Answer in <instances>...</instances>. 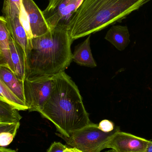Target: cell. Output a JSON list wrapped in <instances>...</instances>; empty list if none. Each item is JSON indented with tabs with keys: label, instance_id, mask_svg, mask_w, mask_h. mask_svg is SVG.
I'll return each instance as SVG.
<instances>
[{
	"label": "cell",
	"instance_id": "cell-5",
	"mask_svg": "<svg viewBox=\"0 0 152 152\" xmlns=\"http://www.w3.org/2000/svg\"><path fill=\"white\" fill-rule=\"evenodd\" d=\"M84 0H49L43 15L50 30L56 28L69 31L73 17Z\"/></svg>",
	"mask_w": 152,
	"mask_h": 152
},
{
	"label": "cell",
	"instance_id": "cell-7",
	"mask_svg": "<svg viewBox=\"0 0 152 152\" xmlns=\"http://www.w3.org/2000/svg\"><path fill=\"white\" fill-rule=\"evenodd\" d=\"M20 18L28 39L41 36L50 30L42 11L33 0H21Z\"/></svg>",
	"mask_w": 152,
	"mask_h": 152
},
{
	"label": "cell",
	"instance_id": "cell-22",
	"mask_svg": "<svg viewBox=\"0 0 152 152\" xmlns=\"http://www.w3.org/2000/svg\"><path fill=\"white\" fill-rule=\"evenodd\" d=\"M0 152H17L15 150L7 149L4 147H0Z\"/></svg>",
	"mask_w": 152,
	"mask_h": 152
},
{
	"label": "cell",
	"instance_id": "cell-4",
	"mask_svg": "<svg viewBox=\"0 0 152 152\" xmlns=\"http://www.w3.org/2000/svg\"><path fill=\"white\" fill-rule=\"evenodd\" d=\"M116 126L113 131L106 132L101 130L97 124L90 125L69 134L68 137L61 134H56L62 138L71 148L81 152H101L104 148L105 143L114 134L120 131Z\"/></svg>",
	"mask_w": 152,
	"mask_h": 152
},
{
	"label": "cell",
	"instance_id": "cell-19",
	"mask_svg": "<svg viewBox=\"0 0 152 152\" xmlns=\"http://www.w3.org/2000/svg\"><path fill=\"white\" fill-rule=\"evenodd\" d=\"M99 128L103 131L110 132L113 131L115 129V126L114 123L108 120H104L102 121L98 125Z\"/></svg>",
	"mask_w": 152,
	"mask_h": 152
},
{
	"label": "cell",
	"instance_id": "cell-18",
	"mask_svg": "<svg viewBox=\"0 0 152 152\" xmlns=\"http://www.w3.org/2000/svg\"><path fill=\"white\" fill-rule=\"evenodd\" d=\"M20 123H4L0 122V134L3 132L8 131H18L19 129Z\"/></svg>",
	"mask_w": 152,
	"mask_h": 152
},
{
	"label": "cell",
	"instance_id": "cell-25",
	"mask_svg": "<svg viewBox=\"0 0 152 152\" xmlns=\"http://www.w3.org/2000/svg\"><path fill=\"white\" fill-rule=\"evenodd\" d=\"M0 122H2L1 121V120H0Z\"/></svg>",
	"mask_w": 152,
	"mask_h": 152
},
{
	"label": "cell",
	"instance_id": "cell-14",
	"mask_svg": "<svg viewBox=\"0 0 152 152\" xmlns=\"http://www.w3.org/2000/svg\"><path fill=\"white\" fill-rule=\"evenodd\" d=\"M10 48L11 58L16 75L20 80L26 77V57L23 50L10 35Z\"/></svg>",
	"mask_w": 152,
	"mask_h": 152
},
{
	"label": "cell",
	"instance_id": "cell-11",
	"mask_svg": "<svg viewBox=\"0 0 152 152\" xmlns=\"http://www.w3.org/2000/svg\"><path fill=\"white\" fill-rule=\"evenodd\" d=\"M104 38L119 51L124 50L130 42V34L127 27L120 25L113 26L108 30Z\"/></svg>",
	"mask_w": 152,
	"mask_h": 152
},
{
	"label": "cell",
	"instance_id": "cell-16",
	"mask_svg": "<svg viewBox=\"0 0 152 152\" xmlns=\"http://www.w3.org/2000/svg\"><path fill=\"white\" fill-rule=\"evenodd\" d=\"M21 118L18 110L0 98V120L2 122L17 123Z\"/></svg>",
	"mask_w": 152,
	"mask_h": 152
},
{
	"label": "cell",
	"instance_id": "cell-6",
	"mask_svg": "<svg viewBox=\"0 0 152 152\" xmlns=\"http://www.w3.org/2000/svg\"><path fill=\"white\" fill-rule=\"evenodd\" d=\"M54 84V77L25 79V102L29 112H40L51 94Z\"/></svg>",
	"mask_w": 152,
	"mask_h": 152
},
{
	"label": "cell",
	"instance_id": "cell-24",
	"mask_svg": "<svg viewBox=\"0 0 152 152\" xmlns=\"http://www.w3.org/2000/svg\"><path fill=\"white\" fill-rule=\"evenodd\" d=\"M104 152H117L115 151L114 150H113V149H111V150H109V151H106Z\"/></svg>",
	"mask_w": 152,
	"mask_h": 152
},
{
	"label": "cell",
	"instance_id": "cell-17",
	"mask_svg": "<svg viewBox=\"0 0 152 152\" xmlns=\"http://www.w3.org/2000/svg\"><path fill=\"white\" fill-rule=\"evenodd\" d=\"M21 11V0H4L2 12L4 18L20 16Z\"/></svg>",
	"mask_w": 152,
	"mask_h": 152
},
{
	"label": "cell",
	"instance_id": "cell-10",
	"mask_svg": "<svg viewBox=\"0 0 152 152\" xmlns=\"http://www.w3.org/2000/svg\"><path fill=\"white\" fill-rule=\"evenodd\" d=\"M10 37L5 18L0 16V66L6 67L15 73L11 58Z\"/></svg>",
	"mask_w": 152,
	"mask_h": 152
},
{
	"label": "cell",
	"instance_id": "cell-3",
	"mask_svg": "<svg viewBox=\"0 0 152 152\" xmlns=\"http://www.w3.org/2000/svg\"><path fill=\"white\" fill-rule=\"evenodd\" d=\"M151 0H84L69 28L71 39L98 32L120 22Z\"/></svg>",
	"mask_w": 152,
	"mask_h": 152
},
{
	"label": "cell",
	"instance_id": "cell-20",
	"mask_svg": "<svg viewBox=\"0 0 152 152\" xmlns=\"http://www.w3.org/2000/svg\"><path fill=\"white\" fill-rule=\"evenodd\" d=\"M67 148L66 145L61 143L54 142L52 144L46 152H64Z\"/></svg>",
	"mask_w": 152,
	"mask_h": 152
},
{
	"label": "cell",
	"instance_id": "cell-1",
	"mask_svg": "<svg viewBox=\"0 0 152 152\" xmlns=\"http://www.w3.org/2000/svg\"><path fill=\"white\" fill-rule=\"evenodd\" d=\"M73 41L68 30L59 28L28 39L25 78L54 77L65 72L72 61Z\"/></svg>",
	"mask_w": 152,
	"mask_h": 152
},
{
	"label": "cell",
	"instance_id": "cell-21",
	"mask_svg": "<svg viewBox=\"0 0 152 152\" xmlns=\"http://www.w3.org/2000/svg\"><path fill=\"white\" fill-rule=\"evenodd\" d=\"M145 152H152V141H149Z\"/></svg>",
	"mask_w": 152,
	"mask_h": 152
},
{
	"label": "cell",
	"instance_id": "cell-8",
	"mask_svg": "<svg viewBox=\"0 0 152 152\" xmlns=\"http://www.w3.org/2000/svg\"><path fill=\"white\" fill-rule=\"evenodd\" d=\"M149 141L129 133L116 132L105 143L104 148L117 152H145Z\"/></svg>",
	"mask_w": 152,
	"mask_h": 152
},
{
	"label": "cell",
	"instance_id": "cell-2",
	"mask_svg": "<svg viewBox=\"0 0 152 152\" xmlns=\"http://www.w3.org/2000/svg\"><path fill=\"white\" fill-rule=\"evenodd\" d=\"M39 113L67 137L92 123L77 86L65 72L54 77L52 92Z\"/></svg>",
	"mask_w": 152,
	"mask_h": 152
},
{
	"label": "cell",
	"instance_id": "cell-13",
	"mask_svg": "<svg viewBox=\"0 0 152 152\" xmlns=\"http://www.w3.org/2000/svg\"><path fill=\"white\" fill-rule=\"evenodd\" d=\"M90 37L91 34L76 47L72 55V61L80 66L94 68L97 65L90 48Z\"/></svg>",
	"mask_w": 152,
	"mask_h": 152
},
{
	"label": "cell",
	"instance_id": "cell-12",
	"mask_svg": "<svg viewBox=\"0 0 152 152\" xmlns=\"http://www.w3.org/2000/svg\"><path fill=\"white\" fill-rule=\"evenodd\" d=\"M0 79L16 96L26 103L24 80H20L10 69L1 66H0Z\"/></svg>",
	"mask_w": 152,
	"mask_h": 152
},
{
	"label": "cell",
	"instance_id": "cell-23",
	"mask_svg": "<svg viewBox=\"0 0 152 152\" xmlns=\"http://www.w3.org/2000/svg\"><path fill=\"white\" fill-rule=\"evenodd\" d=\"M64 152H81L75 148H67Z\"/></svg>",
	"mask_w": 152,
	"mask_h": 152
},
{
	"label": "cell",
	"instance_id": "cell-15",
	"mask_svg": "<svg viewBox=\"0 0 152 152\" xmlns=\"http://www.w3.org/2000/svg\"><path fill=\"white\" fill-rule=\"evenodd\" d=\"M0 98L18 111L28 110L26 103L16 96L0 79Z\"/></svg>",
	"mask_w": 152,
	"mask_h": 152
},
{
	"label": "cell",
	"instance_id": "cell-9",
	"mask_svg": "<svg viewBox=\"0 0 152 152\" xmlns=\"http://www.w3.org/2000/svg\"><path fill=\"white\" fill-rule=\"evenodd\" d=\"M9 34L14 42L23 50L26 58L28 38L20 16L13 18H5Z\"/></svg>",
	"mask_w": 152,
	"mask_h": 152
}]
</instances>
